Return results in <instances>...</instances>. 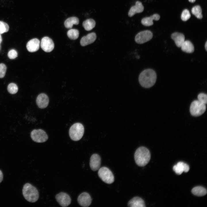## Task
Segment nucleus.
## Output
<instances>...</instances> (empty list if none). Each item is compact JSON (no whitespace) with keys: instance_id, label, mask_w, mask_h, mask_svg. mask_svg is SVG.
Instances as JSON below:
<instances>
[{"instance_id":"obj_2","label":"nucleus","mask_w":207,"mask_h":207,"mask_svg":"<svg viewBox=\"0 0 207 207\" xmlns=\"http://www.w3.org/2000/svg\"><path fill=\"white\" fill-rule=\"evenodd\" d=\"M151 158L149 150L144 147H140L137 149L134 154V158L136 164L141 167L146 165Z\"/></svg>"},{"instance_id":"obj_23","label":"nucleus","mask_w":207,"mask_h":207,"mask_svg":"<svg viewBox=\"0 0 207 207\" xmlns=\"http://www.w3.org/2000/svg\"><path fill=\"white\" fill-rule=\"evenodd\" d=\"M192 193L198 196H202L206 194L207 190L204 187L200 186L195 187L191 190Z\"/></svg>"},{"instance_id":"obj_4","label":"nucleus","mask_w":207,"mask_h":207,"mask_svg":"<svg viewBox=\"0 0 207 207\" xmlns=\"http://www.w3.org/2000/svg\"><path fill=\"white\" fill-rule=\"evenodd\" d=\"M84 132V128L82 124L76 123L73 124L69 130L70 138L74 141H78L83 137Z\"/></svg>"},{"instance_id":"obj_22","label":"nucleus","mask_w":207,"mask_h":207,"mask_svg":"<svg viewBox=\"0 0 207 207\" xmlns=\"http://www.w3.org/2000/svg\"><path fill=\"white\" fill-rule=\"evenodd\" d=\"M79 23L78 18L72 17L68 18L64 22V25L66 28H71L74 24L78 25Z\"/></svg>"},{"instance_id":"obj_7","label":"nucleus","mask_w":207,"mask_h":207,"mask_svg":"<svg viewBox=\"0 0 207 207\" xmlns=\"http://www.w3.org/2000/svg\"><path fill=\"white\" fill-rule=\"evenodd\" d=\"M32 139L37 143L45 142L48 139V136L44 130L41 129H34L31 133Z\"/></svg>"},{"instance_id":"obj_32","label":"nucleus","mask_w":207,"mask_h":207,"mask_svg":"<svg viewBox=\"0 0 207 207\" xmlns=\"http://www.w3.org/2000/svg\"><path fill=\"white\" fill-rule=\"evenodd\" d=\"M7 55L10 59H14L18 56V53L16 50L12 49L9 51Z\"/></svg>"},{"instance_id":"obj_12","label":"nucleus","mask_w":207,"mask_h":207,"mask_svg":"<svg viewBox=\"0 0 207 207\" xmlns=\"http://www.w3.org/2000/svg\"><path fill=\"white\" fill-rule=\"evenodd\" d=\"M101 158L98 154H93L90 159L89 165L91 169L94 171L98 170L100 166Z\"/></svg>"},{"instance_id":"obj_15","label":"nucleus","mask_w":207,"mask_h":207,"mask_svg":"<svg viewBox=\"0 0 207 207\" xmlns=\"http://www.w3.org/2000/svg\"><path fill=\"white\" fill-rule=\"evenodd\" d=\"M96 39L95 32H91L82 37L80 41V45L83 46L91 44L94 42Z\"/></svg>"},{"instance_id":"obj_34","label":"nucleus","mask_w":207,"mask_h":207,"mask_svg":"<svg viewBox=\"0 0 207 207\" xmlns=\"http://www.w3.org/2000/svg\"><path fill=\"white\" fill-rule=\"evenodd\" d=\"M205 48L206 51H207V41H206L205 44Z\"/></svg>"},{"instance_id":"obj_26","label":"nucleus","mask_w":207,"mask_h":207,"mask_svg":"<svg viewBox=\"0 0 207 207\" xmlns=\"http://www.w3.org/2000/svg\"><path fill=\"white\" fill-rule=\"evenodd\" d=\"M67 35L70 39L75 40L78 37L79 32L78 30L77 29H71L68 31Z\"/></svg>"},{"instance_id":"obj_33","label":"nucleus","mask_w":207,"mask_h":207,"mask_svg":"<svg viewBox=\"0 0 207 207\" xmlns=\"http://www.w3.org/2000/svg\"><path fill=\"white\" fill-rule=\"evenodd\" d=\"M3 178V175L2 171L0 170V183L2 182Z\"/></svg>"},{"instance_id":"obj_24","label":"nucleus","mask_w":207,"mask_h":207,"mask_svg":"<svg viewBox=\"0 0 207 207\" xmlns=\"http://www.w3.org/2000/svg\"><path fill=\"white\" fill-rule=\"evenodd\" d=\"M95 22L94 20L92 19H88L83 22V26L86 30L89 31L95 27Z\"/></svg>"},{"instance_id":"obj_31","label":"nucleus","mask_w":207,"mask_h":207,"mask_svg":"<svg viewBox=\"0 0 207 207\" xmlns=\"http://www.w3.org/2000/svg\"><path fill=\"white\" fill-rule=\"evenodd\" d=\"M6 69V66L4 64H0V78H3L5 76Z\"/></svg>"},{"instance_id":"obj_13","label":"nucleus","mask_w":207,"mask_h":207,"mask_svg":"<svg viewBox=\"0 0 207 207\" xmlns=\"http://www.w3.org/2000/svg\"><path fill=\"white\" fill-rule=\"evenodd\" d=\"M49 103V99L47 95L43 93L39 94L36 99V103L39 107L43 109L48 106Z\"/></svg>"},{"instance_id":"obj_35","label":"nucleus","mask_w":207,"mask_h":207,"mask_svg":"<svg viewBox=\"0 0 207 207\" xmlns=\"http://www.w3.org/2000/svg\"><path fill=\"white\" fill-rule=\"evenodd\" d=\"M1 34H0V44L1 43V42L2 41V38L1 37Z\"/></svg>"},{"instance_id":"obj_10","label":"nucleus","mask_w":207,"mask_h":207,"mask_svg":"<svg viewBox=\"0 0 207 207\" xmlns=\"http://www.w3.org/2000/svg\"><path fill=\"white\" fill-rule=\"evenodd\" d=\"M41 46L42 49L47 52H49L53 49L54 45L52 40L49 37H45L41 40Z\"/></svg>"},{"instance_id":"obj_3","label":"nucleus","mask_w":207,"mask_h":207,"mask_svg":"<svg viewBox=\"0 0 207 207\" xmlns=\"http://www.w3.org/2000/svg\"><path fill=\"white\" fill-rule=\"evenodd\" d=\"M22 194L25 199L31 202H36L39 198V192L37 189L28 183H26L24 185Z\"/></svg>"},{"instance_id":"obj_14","label":"nucleus","mask_w":207,"mask_h":207,"mask_svg":"<svg viewBox=\"0 0 207 207\" xmlns=\"http://www.w3.org/2000/svg\"><path fill=\"white\" fill-rule=\"evenodd\" d=\"M173 169L177 174L180 175L183 172H188L189 170V167L187 164L182 162H179L177 163V165L173 166Z\"/></svg>"},{"instance_id":"obj_5","label":"nucleus","mask_w":207,"mask_h":207,"mask_svg":"<svg viewBox=\"0 0 207 207\" xmlns=\"http://www.w3.org/2000/svg\"><path fill=\"white\" fill-rule=\"evenodd\" d=\"M206 104L198 100L193 101L191 103L190 107V112L191 115L194 116H199L205 111Z\"/></svg>"},{"instance_id":"obj_18","label":"nucleus","mask_w":207,"mask_h":207,"mask_svg":"<svg viewBox=\"0 0 207 207\" xmlns=\"http://www.w3.org/2000/svg\"><path fill=\"white\" fill-rule=\"evenodd\" d=\"M128 206L131 207H145L143 200L139 197H135L131 199L129 202Z\"/></svg>"},{"instance_id":"obj_27","label":"nucleus","mask_w":207,"mask_h":207,"mask_svg":"<svg viewBox=\"0 0 207 207\" xmlns=\"http://www.w3.org/2000/svg\"><path fill=\"white\" fill-rule=\"evenodd\" d=\"M7 89L9 93L11 94H14L17 92L18 88L16 84L12 83L8 85Z\"/></svg>"},{"instance_id":"obj_30","label":"nucleus","mask_w":207,"mask_h":207,"mask_svg":"<svg viewBox=\"0 0 207 207\" xmlns=\"http://www.w3.org/2000/svg\"><path fill=\"white\" fill-rule=\"evenodd\" d=\"M198 100L205 104L207 103V95L204 93H200L198 96Z\"/></svg>"},{"instance_id":"obj_16","label":"nucleus","mask_w":207,"mask_h":207,"mask_svg":"<svg viewBox=\"0 0 207 207\" xmlns=\"http://www.w3.org/2000/svg\"><path fill=\"white\" fill-rule=\"evenodd\" d=\"M40 41L37 38H34L30 40L26 44L28 50L31 52H35L39 49Z\"/></svg>"},{"instance_id":"obj_25","label":"nucleus","mask_w":207,"mask_h":207,"mask_svg":"<svg viewBox=\"0 0 207 207\" xmlns=\"http://www.w3.org/2000/svg\"><path fill=\"white\" fill-rule=\"evenodd\" d=\"M191 12L198 19H201L203 17L202 9L199 5H197L193 7L191 9Z\"/></svg>"},{"instance_id":"obj_6","label":"nucleus","mask_w":207,"mask_h":207,"mask_svg":"<svg viewBox=\"0 0 207 207\" xmlns=\"http://www.w3.org/2000/svg\"><path fill=\"white\" fill-rule=\"evenodd\" d=\"M98 174L101 180L107 183H112L114 181V177L112 172L106 167H103L99 168Z\"/></svg>"},{"instance_id":"obj_1","label":"nucleus","mask_w":207,"mask_h":207,"mask_svg":"<svg viewBox=\"0 0 207 207\" xmlns=\"http://www.w3.org/2000/svg\"><path fill=\"white\" fill-rule=\"evenodd\" d=\"M156 74L155 71L151 69L143 70L140 74L139 80L141 85L145 88H149L155 83L156 79Z\"/></svg>"},{"instance_id":"obj_11","label":"nucleus","mask_w":207,"mask_h":207,"mask_svg":"<svg viewBox=\"0 0 207 207\" xmlns=\"http://www.w3.org/2000/svg\"><path fill=\"white\" fill-rule=\"evenodd\" d=\"M77 201L79 204L83 207H87L91 204L92 199L89 194L86 192H83L78 196Z\"/></svg>"},{"instance_id":"obj_8","label":"nucleus","mask_w":207,"mask_h":207,"mask_svg":"<svg viewBox=\"0 0 207 207\" xmlns=\"http://www.w3.org/2000/svg\"><path fill=\"white\" fill-rule=\"evenodd\" d=\"M153 34L150 30H146L140 32L135 36V41L137 43L143 44L150 40Z\"/></svg>"},{"instance_id":"obj_20","label":"nucleus","mask_w":207,"mask_h":207,"mask_svg":"<svg viewBox=\"0 0 207 207\" xmlns=\"http://www.w3.org/2000/svg\"><path fill=\"white\" fill-rule=\"evenodd\" d=\"M160 18V16L157 14H155L149 17L143 18L141 20V23L146 26H150L153 24V20H158Z\"/></svg>"},{"instance_id":"obj_19","label":"nucleus","mask_w":207,"mask_h":207,"mask_svg":"<svg viewBox=\"0 0 207 207\" xmlns=\"http://www.w3.org/2000/svg\"><path fill=\"white\" fill-rule=\"evenodd\" d=\"M171 38L174 41L176 46L179 47H181L185 41L184 35L181 33L175 32L172 33Z\"/></svg>"},{"instance_id":"obj_28","label":"nucleus","mask_w":207,"mask_h":207,"mask_svg":"<svg viewBox=\"0 0 207 207\" xmlns=\"http://www.w3.org/2000/svg\"><path fill=\"white\" fill-rule=\"evenodd\" d=\"M8 25L6 22L0 21V34L7 32L9 30Z\"/></svg>"},{"instance_id":"obj_21","label":"nucleus","mask_w":207,"mask_h":207,"mask_svg":"<svg viewBox=\"0 0 207 207\" xmlns=\"http://www.w3.org/2000/svg\"><path fill=\"white\" fill-rule=\"evenodd\" d=\"M181 47L182 50L187 53H191L194 51L193 45L192 43L189 40L184 41Z\"/></svg>"},{"instance_id":"obj_29","label":"nucleus","mask_w":207,"mask_h":207,"mask_svg":"<svg viewBox=\"0 0 207 207\" xmlns=\"http://www.w3.org/2000/svg\"><path fill=\"white\" fill-rule=\"evenodd\" d=\"M191 17V15L189 11L187 9H185L182 12L181 18L182 20L183 21H186Z\"/></svg>"},{"instance_id":"obj_17","label":"nucleus","mask_w":207,"mask_h":207,"mask_svg":"<svg viewBox=\"0 0 207 207\" xmlns=\"http://www.w3.org/2000/svg\"><path fill=\"white\" fill-rule=\"evenodd\" d=\"M144 10V7L142 3L139 1L136 2L135 5L131 7L129 13L128 15L131 17L137 13L142 12Z\"/></svg>"},{"instance_id":"obj_9","label":"nucleus","mask_w":207,"mask_h":207,"mask_svg":"<svg viewBox=\"0 0 207 207\" xmlns=\"http://www.w3.org/2000/svg\"><path fill=\"white\" fill-rule=\"evenodd\" d=\"M55 198L57 202L61 206L63 207L68 206L71 202L70 196L65 192H61L57 194Z\"/></svg>"},{"instance_id":"obj_36","label":"nucleus","mask_w":207,"mask_h":207,"mask_svg":"<svg viewBox=\"0 0 207 207\" xmlns=\"http://www.w3.org/2000/svg\"><path fill=\"white\" fill-rule=\"evenodd\" d=\"M191 3H194L195 1V0H188Z\"/></svg>"}]
</instances>
